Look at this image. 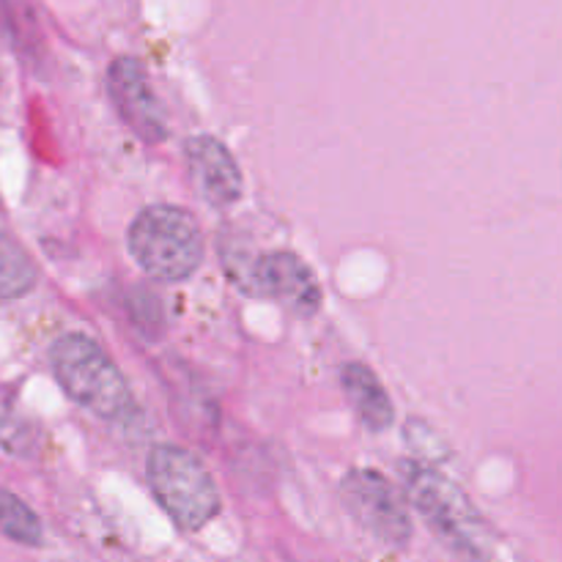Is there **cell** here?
<instances>
[{
	"instance_id": "6da1fadb",
	"label": "cell",
	"mask_w": 562,
	"mask_h": 562,
	"mask_svg": "<svg viewBox=\"0 0 562 562\" xmlns=\"http://www.w3.org/2000/svg\"><path fill=\"white\" fill-rule=\"evenodd\" d=\"M401 477L415 510L456 560H492V532L475 505L453 481L417 459L401 461Z\"/></svg>"
},
{
	"instance_id": "7a4b0ae2",
	"label": "cell",
	"mask_w": 562,
	"mask_h": 562,
	"mask_svg": "<svg viewBox=\"0 0 562 562\" xmlns=\"http://www.w3.org/2000/svg\"><path fill=\"white\" fill-rule=\"evenodd\" d=\"M55 379L75 404L102 420H124L135 398L113 357L82 333H64L49 346Z\"/></svg>"
},
{
	"instance_id": "3957f363",
	"label": "cell",
	"mask_w": 562,
	"mask_h": 562,
	"mask_svg": "<svg viewBox=\"0 0 562 562\" xmlns=\"http://www.w3.org/2000/svg\"><path fill=\"white\" fill-rule=\"evenodd\" d=\"M130 252L146 278L181 283L201 269L206 245L195 214L173 203H154L132 220Z\"/></svg>"
},
{
	"instance_id": "277c9868",
	"label": "cell",
	"mask_w": 562,
	"mask_h": 562,
	"mask_svg": "<svg viewBox=\"0 0 562 562\" xmlns=\"http://www.w3.org/2000/svg\"><path fill=\"white\" fill-rule=\"evenodd\" d=\"M148 483L157 503L181 530H203L223 505L212 472L181 445H157L151 450Z\"/></svg>"
},
{
	"instance_id": "5b68a950",
	"label": "cell",
	"mask_w": 562,
	"mask_h": 562,
	"mask_svg": "<svg viewBox=\"0 0 562 562\" xmlns=\"http://www.w3.org/2000/svg\"><path fill=\"white\" fill-rule=\"evenodd\" d=\"M231 263V261H225ZM231 280L252 296L278 300L296 316L307 318L322 307V285L313 269L294 252H263L250 267H228Z\"/></svg>"
},
{
	"instance_id": "8992f818",
	"label": "cell",
	"mask_w": 562,
	"mask_h": 562,
	"mask_svg": "<svg viewBox=\"0 0 562 562\" xmlns=\"http://www.w3.org/2000/svg\"><path fill=\"white\" fill-rule=\"evenodd\" d=\"M346 510L384 547L404 549L412 541V516L398 488L376 470H351L340 483Z\"/></svg>"
},
{
	"instance_id": "52a82bcc",
	"label": "cell",
	"mask_w": 562,
	"mask_h": 562,
	"mask_svg": "<svg viewBox=\"0 0 562 562\" xmlns=\"http://www.w3.org/2000/svg\"><path fill=\"white\" fill-rule=\"evenodd\" d=\"M108 91L119 119L143 143H162L168 137V113L151 88L140 60L132 55L115 58L108 69Z\"/></svg>"
},
{
	"instance_id": "ba28073f",
	"label": "cell",
	"mask_w": 562,
	"mask_h": 562,
	"mask_svg": "<svg viewBox=\"0 0 562 562\" xmlns=\"http://www.w3.org/2000/svg\"><path fill=\"white\" fill-rule=\"evenodd\" d=\"M187 168H190L192 187L209 206L225 209L239 201L241 170L228 148L212 135H195L184 143Z\"/></svg>"
},
{
	"instance_id": "9c48e42d",
	"label": "cell",
	"mask_w": 562,
	"mask_h": 562,
	"mask_svg": "<svg viewBox=\"0 0 562 562\" xmlns=\"http://www.w3.org/2000/svg\"><path fill=\"white\" fill-rule=\"evenodd\" d=\"M340 384L346 390L351 409L357 412L362 426L373 434H382L393 426L395 406L390 401V393L384 390L382 379L362 362H349L340 371Z\"/></svg>"
},
{
	"instance_id": "30bf717a",
	"label": "cell",
	"mask_w": 562,
	"mask_h": 562,
	"mask_svg": "<svg viewBox=\"0 0 562 562\" xmlns=\"http://www.w3.org/2000/svg\"><path fill=\"white\" fill-rule=\"evenodd\" d=\"M38 283V269L25 247L9 234H0V300H22Z\"/></svg>"
},
{
	"instance_id": "8fae6325",
	"label": "cell",
	"mask_w": 562,
	"mask_h": 562,
	"mask_svg": "<svg viewBox=\"0 0 562 562\" xmlns=\"http://www.w3.org/2000/svg\"><path fill=\"white\" fill-rule=\"evenodd\" d=\"M0 536L22 547H38L44 538L38 516L16 494L0 488Z\"/></svg>"
},
{
	"instance_id": "7c38bea8",
	"label": "cell",
	"mask_w": 562,
	"mask_h": 562,
	"mask_svg": "<svg viewBox=\"0 0 562 562\" xmlns=\"http://www.w3.org/2000/svg\"><path fill=\"white\" fill-rule=\"evenodd\" d=\"M0 448L16 459H31L38 448V431L33 423L3 393H0Z\"/></svg>"
}]
</instances>
